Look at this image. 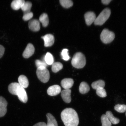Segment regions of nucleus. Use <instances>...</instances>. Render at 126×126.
<instances>
[{
    "label": "nucleus",
    "instance_id": "nucleus-4",
    "mask_svg": "<svg viewBox=\"0 0 126 126\" xmlns=\"http://www.w3.org/2000/svg\"><path fill=\"white\" fill-rule=\"evenodd\" d=\"M36 74L39 79L42 82L46 83L49 79V72L46 67L42 66L37 68Z\"/></svg>",
    "mask_w": 126,
    "mask_h": 126
},
{
    "label": "nucleus",
    "instance_id": "nucleus-27",
    "mask_svg": "<svg viewBox=\"0 0 126 126\" xmlns=\"http://www.w3.org/2000/svg\"><path fill=\"white\" fill-rule=\"evenodd\" d=\"M114 109L118 112L121 113H124L126 111V105L117 104L115 106Z\"/></svg>",
    "mask_w": 126,
    "mask_h": 126
},
{
    "label": "nucleus",
    "instance_id": "nucleus-31",
    "mask_svg": "<svg viewBox=\"0 0 126 126\" xmlns=\"http://www.w3.org/2000/svg\"><path fill=\"white\" fill-rule=\"evenodd\" d=\"M24 14L23 19L25 21H27L30 20L32 18L33 15L32 13L31 12Z\"/></svg>",
    "mask_w": 126,
    "mask_h": 126
},
{
    "label": "nucleus",
    "instance_id": "nucleus-33",
    "mask_svg": "<svg viewBox=\"0 0 126 126\" xmlns=\"http://www.w3.org/2000/svg\"><path fill=\"white\" fill-rule=\"evenodd\" d=\"M33 126H47V124L44 122H40L37 123Z\"/></svg>",
    "mask_w": 126,
    "mask_h": 126
},
{
    "label": "nucleus",
    "instance_id": "nucleus-13",
    "mask_svg": "<svg viewBox=\"0 0 126 126\" xmlns=\"http://www.w3.org/2000/svg\"><path fill=\"white\" fill-rule=\"evenodd\" d=\"M29 29L34 32L39 31L40 29V24L38 20L36 19L31 20L28 23Z\"/></svg>",
    "mask_w": 126,
    "mask_h": 126
},
{
    "label": "nucleus",
    "instance_id": "nucleus-30",
    "mask_svg": "<svg viewBox=\"0 0 126 126\" xmlns=\"http://www.w3.org/2000/svg\"><path fill=\"white\" fill-rule=\"evenodd\" d=\"M68 51V50L67 49H64L61 53L62 59L64 61H68L70 59V57L69 55Z\"/></svg>",
    "mask_w": 126,
    "mask_h": 126
},
{
    "label": "nucleus",
    "instance_id": "nucleus-28",
    "mask_svg": "<svg viewBox=\"0 0 126 126\" xmlns=\"http://www.w3.org/2000/svg\"><path fill=\"white\" fill-rule=\"evenodd\" d=\"M35 63L36 66L37 68L42 66L47 67L48 66V65H47L46 63L45 62V56L42 57V61L39 60H36L35 61Z\"/></svg>",
    "mask_w": 126,
    "mask_h": 126
},
{
    "label": "nucleus",
    "instance_id": "nucleus-3",
    "mask_svg": "<svg viewBox=\"0 0 126 126\" xmlns=\"http://www.w3.org/2000/svg\"><path fill=\"white\" fill-rule=\"evenodd\" d=\"M71 63L72 66L75 68H82L86 65V58L83 53H77L74 55Z\"/></svg>",
    "mask_w": 126,
    "mask_h": 126
},
{
    "label": "nucleus",
    "instance_id": "nucleus-29",
    "mask_svg": "<svg viewBox=\"0 0 126 126\" xmlns=\"http://www.w3.org/2000/svg\"><path fill=\"white\" fill-rule=\"evenodd\" d=\"M96 93L97 95L101 97H105L107 96L106 90L104 88H100L97 89L96 91Z\"/></svg>",
    "mask_w": 126,
    "mask_h": 126
},
{
    "label": "nucleus",
    "instance_id": "nucleus-5",
    "mask_svg": "<svg viewBox=\"0 0 126 126\" xmlns=\"http://www.w3.org/2000/svg\"><path fill=\"white\" fill-rule=\"evenodd\" d=\"M111 10L109 9H105L96 18L94 24L101 26L103 25L109 18L111 15Z\"/></svg>",
    "mask_w": 126,
    "mask_h": 126
},
{
    "label": "nucleus",
    "instance_id": "nucleus-6",
    "mask_svg": "<svg viewBox=\"0 0 126 126\" xmlns=\"http://www.w3.org/2000/svg\"><path fill=\"white\" fill-rule=\"evenodd\" d=\"M115 34L112 32L107 29H104L102 31L100 34V39L105 44H108L114 40Z\"/></svg>",
    "mask_w": 126,
    "mask_h": 126
},
{
    "label": "nucleus",
    "instance_id": "nucleus-22",
    "mask_svg": "<svg viewBox=\"0 0 126 126\" xmlns=\"http://www.w3.org/2000/svg\"><path fill=\"white\" fill-rule=\"evenodd\" d=\"M45 62L47 65H52L54 63V59L52 55L49 52H47L45 56Z\"/></svg>",
    "mask_w": 126,
    "mask_h": 126
},
{
    "label": "nucleus",
    "instance_id": "nucleus-35",
    "mask_svg": "<svg viewBox=\"0 0 126 126\" xmlns=\"http://www.w3.org/2000/svg\"></svg>",
    "mask_w": 126,
    "mask_h": 126
},
{
    "label": "nucleus",
    "instance_id": "nucleus-17",
    "mask_svg": "<svg viewBox=\"0 0 126 126\" xmlns=\"http://www.w3.org/2000/svg\"><path fill=\"white\" fill-rule=\"evenodd\" d=\"M25 2L24 0H14L11 4V7L15 10H18L21 8Z\"/></svg>",
    "mask_w": 126,
    "mask_h": 126
},
{
    "label": "nucleus",
    "instance_id": "nucleus-10",
    "mask_svg": "<svg viewBox=\"0 0 126 126\" xmlns=\"http://www.w3.org/2000/svg\"><path fill=\"white\" fill-rule=\"evenodd\" d=\"M84 18L86 24L89 26L95 21L96 16L94 12H89L85 14Z\"/></svg>",
    "mask_w": 126,
    "mask_h": 126
},
{
    "label": "nucleus",
    "instance_id": "nucleus-21",
    "mask_svg": "<svg viewBox=\"0 0 126 126\" xmlns=\"http://www.w3.org/2000/svg\"><path fill=\"white\" fill-rule=\"evenodd\" d=\"M105 86V81L101 80H98L92 83L91 86L94 89L96 90L100 88H104Z\"/></svg>",
    "mask_w": 126,
    "mask_h": 126
},
{
    "label": "nucleus",
    "instance_id": "nucleus-19",
    "mask_svg": "<svg viewBox=\"0 0 126 126\" xmlns=\"http://www.w3.org/2000/svg\"><path fill=\"white\" fill-rule=\"evenodd\" d=\"M90 88L87 83L85 82L81 83L79 87V91L80 93L84 94L89 92Z\"/></svg>",
    "mask_w": 126,
    "mask_h": 126
},
{
    "label": "nucleus",
    "instance_id": "nucleus-32",
    "mask_svg": "<svg viewBox=\"0 0 126 126\" xmlns=\"http://www.w3.org/2000/svg\"><path fill=\"white\" fill-rule=\"evenodd\" d=\"M5 51L4 47L2 45H0V59L3 56Z\"/></svg>",
    "mask_w": 126,
    "mask_h": 126
},
{
    "label": "nucleus",
    "instance_id": "nucleus-9",
    "mask_svg": "<svg viewBox=\"0 0 126 126\" xmlns=\"http://www.w3.org/2000/svg\"><path fill=\"white\" fill-rule=\"evenodd\" d=\"M61 90L60 86L57 85H54L48 88L47 90V93L50 96H56L61 92Z\"/></svg>",
    "mask_w": 126,
    "mask_h": 126
},
{
    "label": "nucleus",
    "instance_id": "nucleus-18",
    "mask_svg": "<svg viewBox=\"0 0 126 126\" xmlns=\"http://www.w3.org/2000/svg\"><path fill=\"white\" fill-rule=\"evenodd\" d=\"M105 115H106L107 117L108 118L111 124L115 125V124H119V119L113 116L112 113L111 111H107Z\"/></svg>",
    "mask_w": 126,
    "mask_h": 126
},
{
    "label": "nucleus",
    "instance_id": "nucleus-24",
    "mask_svg": "<svg viewBox=\"0 0 126 126\" xmlns=\"http://www.w3.org/2000/svg\"><path fill=\"white\" fill-rule=\"evenodd\" d=\"M32 4L30 1L25 2L22 6L21 9L24 12V13H26L31 12Z\"/></svg>",
    "mask_w": 126,
    "mask_h": 126
},
{
    "label": "nucleus",
    "instance_id": "nucleus-8",
    "mask_svg": "<svg viewBox=\"0 0 126 126\" xmlns=\"http://www.w3.org/2000/svg\"><path fill=\"white\" fill-rule=\"evenodd\" d=\"M35 49L32 44L30 43L28 44L27 46L23 51V56L24 58L28 59L31 57L33 54Z\"/></svg>",
    "mask_w": 126,
    "mask_h": 126
},
{
    "label": "nucleus",
    "instance_id": "nucleus-7",
    "mask_svg": "<svg viewBox=\"0 0 126 126\" xmlns=\"http://www.w3.org/2000/svg\"><path fill=\"white\" fill-rule=\"evenodd\" d=\"M7 104L5 99L0 96V117L4 116L7 113Z\"/></svg>",
    "mask_w": 126,
    "mask_h": 126
},
{
    "label": "nucleus",
    "instance_id": "nucleus-34",
    "mask_svg": "<svg viewBox=\"0 0 126 126\" xmlns=\"http://www.w3.org/2000/svg\"><path fill=\"white\" fill-rule=\"evenodd\" d=\"M111 1V0H102V2L104 4L107 5L109 4Z\"/></svg>",
    "mask_w": 126,
    "mask_h": 126
},
{
    "label": "nucleus",
    "instance_id": "nucleus-11",
    "mask_svg": "<svg viewBox=\"0 0 126 126\" xmlns=\"http://www.w3.org/2000/svg\"><path fill=\"white\" fill-rule=\"evenodd\" d=\"M45 43V47H49L52 46L54 43L55 39L54 36L52 34H48L42 37Z\"/></svg>",
    "mask_w": 126,
    "mask_h": 126
},
{
    "label": "nucleus",
    "instance_id": "nucleus-2",
    "mask_svg": "<svg viewBox=\"0 0 126 126\" xmlns=\"http://www.w3.org/2000/svg\"><path fill=\"white\" fill-rule=\"evenodd\" d=\"M8 89L11 94L18 96L20 101L24 103H26L28 101V97L26 91L18 83H10L9 85Z\"/></svg>",
    "mask_w": 126,
    "mask_h": 126
},
{
    "label": "nucleus",
    "instance_id": "nucleus-16",
    "mask_svg": "<svg viewBox=\"0 0 126 126\" xmlns=\"http://www.w3.org/2000/svg\"><path fill=\"white\" fill-rule=\"evenodd\" d=\"M47 117L48 121L47 126H58L57 122L52 115L48 113L47 114Z\"/></svg>",
    "mask_w": 126,
    "mask_h": 126
},
{
    "label": "nucleus",
    "instance_id": "nucleus-1",
    "mask_svg": "<svg viewBox=\"0 0 126 126\" xmlns=\"http://www.w3.org/2000/svg\"><path fill=\"white\" fill-rule=\"evenodd\" d=\"M61 119L65 126H78L79 120L78 113L71 108H67L61 113Z\"/></svg>",
    "mask_w": 126,
    "mask_h": 126
},
{
    "label": "nucleus",
    "instance_id": "nucleus-20",
    "mask_svg": "<svg viewBox=\"0 0 126 126\" xmlns=\"http://www.w3.org/2000/svg\"><path fill=\"white\" fill-rule=\"evenodd\" d=\"M39 20L42 24L44 27H46L49 23V19L48 15L47 14L43 13L40 16Z\"/></svg>",
    "mask_w": 126,
    "mask_h": 126
},
{
    "label": "nucleus",
    "instance_id": "nucleus-23",
    "mask_svg": "<svg viewBox=\"0 0 126 126\" xmlns=\"http://www.w3.org/2000/svg\"><path fill=\"white\" fill-rule=\"evenodd\" d=\"M63 66L61 63L59 62L54 63L52 64V70L54 73H57L63 68Z\"/></svg>",
    "mask_w": 126,
    "mask_h": 126
},
{
    "label": "nucleus",
    "instance_id": "nucleus-25",
    "mask_svg": "<svg viewBox=\"0 0 126 126\" xmlns=\"http://www.w3.org/2000/svg\"><path fill=\"white\" fill-rule=\"evenodd\" d=\"M60 2L61 5L66 8H68L73 5V1L71 0H60Z\"/></svg>",
    "mask_w": 126,
    "mask_h": 126
},
{
    "label": "nucleus",
    "instance_id": "nucleus-26",
    "mask_svg": "<svg viewBox=\"0 0 126 126\" xmlns=\"http://www.w3.org/2000/svg\"><path fill=\"white\" fill-rule=\"evenodd\" d=\"M101 119L102 126H111V123L107 118L106 115H102Z\"/></svg>",
    "mask_w": 126,
    "mask_h": 126
},
{
    "label": "nucleus",
    "instance_id": "nucleus-12",
    "mask_svg": "<svg viewBox=\"0 0 126 126\" xmlns=\"http://www.w3.org/2000/svg\"><path fill=\"white\" fill-rule=\"evenodd\" d=\"M71 90L70 89H64L61 92V96L63 100L67 103H69L71 101Z\"/></svg>",
    "mask_w": 126,
    "mask_h": 126
},
{
    "label": "nucleus",
    "instance_id": "nucleus-15",
    "mask_svg": "<svg viewBox=\"0 0 126 126\" xmlns=\"http://www.w3.org/2000/svg\"><path fill=\"white\" fill-rule=\"evenodd\" d=\"M18 83L24 89L29 86V81L27 78L24 75L20 76L18 78Z\"/></svg>",
    "mask_w": 126,
    "mask_h": 126
},
{
    "label": "nucleus",
    "instance_id": "nucleus-14",
    "mask_svg": "<svg viewBox=\"0 0 126 126\" xmlns=\"http://www.w3.org/2000/svg\"><path fill=\"white\" fill-rule=\"evenodd\" d=\"M74 80L71 78H65L62 80L61 84L62 87L65 89H70L73 86Z\"/></svg>",
    "mask_w": 126,
    "mask_h": 126
}]
</instances>
